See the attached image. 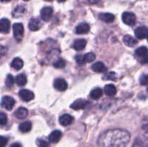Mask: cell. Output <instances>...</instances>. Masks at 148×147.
Instances as JSON below:
<instances>
[{"instance_id":"9c48e42d","label":"cell","mask_w":148,"mask_h":147,"mask_svg":"<svg viewBox=\"0 0 148 147\" xmlns=\"http://www.w3.org/2000/svg\"><path fill=\"white\" fill-rule=\"evenodd\" d=\"M134 33H135V36L137 38L142 40V39H144L147 37L148 28L145 26H141L136 29Z\"/></svg>"},{"instance_id":"f546056e","label":"cell","mask_w":148,"mask_h":147,"mask_svg":"<svg viewBox=\"0 0 148 147\" xmlns=\"http://www.w3.org/2000/svg\"><path fill=\"white\" fill-rule=\"evenodd\" d=\"M103 79L104 80H115L116 79V74L115 72H108L103 75Z\"/></svg>"},{"instance_id":"d590c367","label":"cell","mask_w":148,"mask_h":147,"mask_svg":"<svg viewBox=\"0 0 148 147\" xmlns=\"http://www.w3.org/2000/svg\"><path fill=\"white\" fill-rule=\"evenodd\" d=\"M37 144L38 147H49V143L46 142V141L43 139H38Z\"/></svg>"},{"instance_id":"d6a6232c","label":"cell","mask_w":148,"mask_h":147,"mask_svg":"<svg viewBox=\"0 0 148 147\" xmlns=\"http://www.w3.org/2000/svg\"><path fill=\"white\" fill-rule=\"evenodd\" d=\"M142 130H143V135L146 138H148V121H146L142 125Z\"/></svg>"},{"instance_id":"484cf974","label":"cell","mask_w":148,"mask_h":147,"mask_svg":"<svg viewBox=\"0 0 148 147\" xmlns=\"http://www.w3.org/2000/svg\"><path fill=\"white\" fill-rule=\"evenodd\" d=\"M132 147H148L147 143L143 139L140 138H137L134 140V143H133Z\"/></svg>"},{"instance_id":"ab89813d","label":"cell","mask_w":148,"mask_h":147,"mask_svg":"<svg viewBox=\"0 0 148 147\" xmlns=\"http://www.w3.org/2000/svg\"><path fill=\"white\" fill-rule=\"evenodd\" d=\"M87 1L89 3H90V4H96V3L99 1V0H87Z\"/></svg>"},{"instance_id":"e575fe53","label":"cell","mask_w":148,"mask_h":147,"mask_svg":"<svg viewBox=\"0 0 148 147\" xmlns=\"http://www.w3.org/2000/svg\"><path fill=\"white\" fill-rule=\"evenodd\" d=\"M75 59H76L77 63L79 65H83L85 63V60H84V56L82 55H77Z\"/></svg>"},{"instance_id":"7c38bea8","label":"cell","mask_w":148,"mask_h":147,"mask_svg":"<svg viewBox=\"0 0 148 147\" xmlns=\"http://www.w3.org/2000/svg\"><path fill=\"white\" fill-rule=\"evenodd\" d=\"M90 31V26L88 23L82 22L78 24L75 28V33L77 34L82 35V34H87L88 32Z\"/></svg>"},{"instance_id":"e0dca14e","label":"cell","mask_w":148,"mask_h":147,"mask_svg":"<svg viewBox=\"0 0 148 147\" xmlns=\"http://www.w3.org/2000/svg\"><path fill=\"white\" fill-rule=\"evenodd\" d=\"M28 115V110L25 108H19L15 112V117L17 119L23 120Z\"/></svg>"},{"instance_id":"30bf717a","label":"cell","mask_w":148,"mask_h":147,"mask_svg":"<svg viewBox=\"0 0 148 147\" xmlns=\"http://www.w3.org/2000/svg\"><path fill=\"white\" fill-rule=\"evenodd\" d=\"M74 118L69 114H64L59 118V122L64 126H68L73 122Z\"/></svg>"},{"instance_id":"52a82bcc","label":"cell","mask_w":148,"mask_h":147,"mask_svg":"<svg viewBox=\"0 0 148 147\" xmlns=\"http://www.w3.org/2000/svg\"><path fill=\"white\" fill-rule=\"evenodd\" d=\"M53 9L50 7H43L40 11V17L44 21H49L53 16Z\"/></svg>"},{"instance_id":"44dd1931","label":"cell","mask_w":148,"mask_h":147,"mask_svg":"<svg viewBox=\"0 0 148 147\" xmlns=\"http://www.w3.org/2000/svg\"><path fill=\"white\" fill-rule=\"evenodd\" d=\"M23 61L20 58H15L12 60L11 63L12 68L15 70H20L23 67Z\"/></svg>"},{"instance_id":"6da1fadb","label":"cell","mask_w":148,"mask_h":147,"mask_svg":"<svg viewBox=\"0 0 148 147\" xmlns=\"http://www.w3.org/2000/svg\"><path fill=\"white\" fill-rule=\"evenodd\" d=\"M130 141V134L124 129L115 128L106 131L100 135L98 144L100 147H126Z\"/></svg>"},{"instance_id":"cb8c5ba5","label":"cell","mask_w":148,"mask_h":147,"mask_svg":"<svg viewBox=\"0 0 148 147\" xmlns=\"http://www.w3.org/2000/svg\"><path fill=\"white\" fill-rule=\"evenodd\" d=\"M15 82L18 86H25L26 83H27V77H26V76L24 74H18L16 76Z\"/></svg>"},{"instance_id":"8d00e7d4","label":"cell","mask_w":148,"mask_h":147,"mask_svg":"<svg viewBox=\"0 0 148 147\" xmlns=\"http://www.w3.org/2000/svg\"><path fill=\"white\" fill-rule=\"evenodd\" d=\"M8 140L6 137L0 135V147H5L7 146Z\"/></svg>"},{"instance_id":"f35d334b","label":"cell","mask_w":148,"mask_h":147,"mask_svg":"<svg viewBox=\"0 0 148 147\" xmlns=\"http://www.w3.org/2000/svg\"><path fill=\"white\" fill-rule=\"evenodd\" d=\"M10 147H22V146L19 143H14V144H12L10 146Z\"/></svg>"},{"instance_id":"ee69618b","label":"cell","mask_w":148,"mask_h":147,"mask_svg":"<svg viewBox=\"0 0 148 147\" xmlns=\"http://www.w3.org/2000/svg\"><path fill=\"white\" fill-rule=\"evenodd\" d=\"M24 1H29V0H24Z\"/></svg>"},{"instance_id":"3957f363","label":"cell","mask_w":148,"mask_h":147,"mask_svg":"<svg viewBox=\"0 0 148 147\" xmlns=\"http://www.w3.org/2000/svg\"><path fill=\"white\" fill-rule=\"evenodd\" d=\"M122 20L124 23L127 25L133 26L136 23V16L134 13L130 12H126L122 14Z\"/></svg>"},{"instance_id":"603a6c76","label":"cell","mask_w":148,"mask_h":147,"mask_svg":"<svg viewBox=\"0 0 148 147\" xmlns=\"http://www.w3.org/2000/svg\"><path fill=\"white\" fill-rule=\"evenodd\" d=\"M103 95V90L101 89V88H95V89H92L91 91L90 94V96L92 98V99H100V98L102 97Z\"/></svg>"},{"instance_id":"836d02e7","label":"cell","mask_w":148,"mask_h":147,"mask_svg":"<svg viewBox=\"0 0 148 147\" xmlns=\"http://www.w3.org/2000/svg\"><path fill=\"white\" fill-rule=\"evenodd\" d=\"M140 84L143 86H145L148 84V75L143 74L142 75L140 79Z\"/></svg>"},{"instance_id":"4dcf8cb0","label":"cell","mask_w":148,"mask_h":147,"mask_svg":"<svg viewBox=\"0 0 148 147\" xmlns=\"http://www.w3.org/2000/svg\"><path fill=\"white\" fill-rule=\"evenodd\" d=\"M25 10V9L24 7H22V6H18L14 9V12H13V15H14V17H19L24 12Z\"/></svg>"},{"instance_id":"2e32d148","label":"cell","mask_w":148,"mask_h":147,"mask_svg":"<svg viewBox=\"0 0 148 147\" xmlns=\"http://www.w3.org/2000/svg\"><path fill=\"white\" fill-rule=\"evenodd\" d=\"M123 41H124V44L129 47H134L138 43L136 39H134L132 36L130 35H126L125 36H124Z\"/></svg>"},{"instance_id":"bcb514c9","label":"cell","mask_w":148,"mask_h":147,"mask_svg":"<svg viewBox=\"0 0 148 147\" xmlns=\"http://www.w3.org/2000/svg\"><path fill=\"white\" fill-rule=\"evenodd\" d=\"M147 92H148V88H147Z\"/></svg>"},{"instance_id":"7bdbcfd3","label":"cell","mask_w":148,"mask_h":147,"mask_svg":"<svg viewBox=\"0 0 148 147\" xmlns=\"http://www.w3.org/2000/svg\"><path fill=\"white\" fill-rule=\"evenodd\" d=\"M45 1H53V0H45Z\"/></svg>"},{"instance_id":"1f68e13d","label":"cell","mask_w":148,"mask_h":147,"mask_svg":"<svg viewBox=\"0 0 148 147\" xmlns=\"http://www.w3.org/2000/svg\"><path fill=\"white\" fill-rule=\"evenodd\" d=\"M7 122V116L4 112H0V125H4Z\"/></svg>"},{"instance_id":"5bb4252c","label":"cell","mask_w":148,"mask_h":147,"mask_svg":"<svg viewBox=\"0 0 148 147\" xmlns=\"http://www.w3.org/2000/svg\"><path fill=\"white\" fill-rule=\"evenodd\" d=\"M62 136V132H61L60 131H59V130H56V131H53V132L49 135V140L51 143H52V144H55V143H57L60 141Z\"/></svg>"},{"instance_id":"4fadbf2b","label":"cell","mask_w":148,"mask_h":147,"mask_svg":"<svg viewBox=\"0 0 148 147\" xmlns=\"http://www.w3.org/2000/svg\"><path fill=\"white\" fill-rule=\"evenodd\" d=\"M42 24L40 20L37 18H32L28 24V27L31 31H37L41 27Z\"/></svg>"},{"instance_id":"ffe728a7","label":"cell","mask_w":148,"mask_h":147,"mask_svg":"<svg viewBox=\"0 0 148 147\" xmlns=\"http://www.w3.org/2000/svg\"><path fill=\"white\" fill-rule=\"evenodd\" d=\"M104 92L106 95L110 97L114 96L116 94L117 89L116 87L114 86V84H107L106 86L104 87Z\"/></svg>"},{"instance_id":"4316f807","label":"cell","mask_w":148,"mask_h":147,"mask_svg":"<svg viewBox=\"0 0 148 147\" xmlns=\"http://www.w3.org/2000/svg\"><path fill=\"white\" fill-rule=\"evenodd\" d=\"M66 66V61L62 59H59L53 63V66L56 69H63Z\"/></svg>"},{"instance_id":"f1b7e54d","label":"cell","mask_w":148,"mask_h":147,"mask_svg":"<svg viewBox=\"0 0 148 147\" xmlns=\"http://www.w3.org/2000/svg\"><path fill=\"white\" fill-rule=\"evenodd\" d=\"M84 56V60H85V63H90L95 61V55L93 53H88L85 55Z\"/></svg>"},{"instance_id":"5b68a950","label":"cell","mask_w":148,"mask_h":147,"mask_svg":"<svg viewBox=\"0 0 148 147\" xmlns=\"http://www.w3.org/2000/svg\"><path fill=\"white\" fill-rule=\"evenodd\" d=\"M89 104L88 101L82 99H78L75 100V102H72V105H70V108L75 110H84L87 108V106Z\"/></svg>"},{"instance_id":"d6986e66","label":"cell","mask_w":148,"mask_h":147,"mask_svg":"<svg viewBox=\"0 0 148 147\" xmlns=\"http://www.w3.org/2000/svg\"><path fill=\"white\" fill-rule=\"evenodd\" d=\"M99 18L105 22L111 23L115 19V16L111 13H101L99 14Z\"/></svg>"},{"instance_id":"8992f818","label":"cell","mask_w":148,"mask_h":147,"mask_svg":"<svg viewBox=\"0 0 148 147\" xmlns=\"http://www.w3.org/2000/svg\"><path fill=\"white\" fill-rule=\"evenodd\" d=\"M19 96L25 102H30L35 97L34 93L28 89H21L19 92Z\"/></svg>"},{"instance_id":"74e56055","label":"cell","mask_w":148,"mask_h":147,"mask_svg":"<svg viewBox=\"0 0 148 147\" xmlns=\"http://www.w3.org/2000/svg\"><path fill=\"white\" fill-rule=\"evenodd\" d=\"M140 62H141L142 64H147V63H148V54L141 58Z\"/></svg>"},{"instance_id":"ba28073f","label":"cell","mask_w":148,"mask_h":147,"mask_svg":"<svg viewBox=\"0 0 148 147\" xmlns=\"http://www.w3.org/2000/svg\"><path fill=\"white\" fill-rule=\"evenodd\" d=\"M53 86L55 89H56L59 91H65L68 88V84L66 81L62 78L56 79L53 82Z\"/></svg>"},{"instance_id":"7402d4cb","label":"cell","mask_w":148,"mask_h":147,"mask_svg":"<svg viewBox=\"0 0 148 147\" xmlns=\"http://www.w3.org/2000/svg\"><path fill=\"white\" fill-rule=\"evenodd\" d=\"M32 128V123L30 121H25L22 122L19 126V130L22 133H27L31 130Z\"/></svg>"},{"instance_id":"7a4b0ae2","label":"cell","mask_w":148,"mask_h":147,"mask_svg":"<svg viewBox=\"0 0 148 147\" xmlns=\"http://www.w3.org/2000/svg\"><path fill=\"white\" fill-rule=\"evenodd\" d=\"M13 35L17 42H20L24 35V27L21 23H15L13 25Z\"/></svg>"},{"instance_id":"f6af8a7d","label":"cell","mask_w":148,"mask_h":147,"mask_svg":"<svg viewBox=\"0 0 148 147\" xmlns=\"http://www.w3.org/2000/svg\"><path fill=\"white\" fill-rule=\"evenodd\" d=\"M147 41H148V35H147Z\"/></svg>"},{"instance_id":"8fae6325","label":"cell","mask_w":148,"mask_h":147,"mask_svg":"<svg viewBox=\"0 0 148 147\" xmlns=\"http://www.w3.org/2000/svg\"><path fill=\"white\" fill-rule=\"evenodd\" d=\"M10 30V22L8 19L3 18L0 20V33H8Z\"/></svg>"},{"instance_id":"b9f144b4","label":"cell","mask_w":148,"mask_h":147,"mask_svg":"<svg viewBox=\"0 0 148 147\" xmlns=\"http://www.w3.org/2000/svg\"><path fill=\"white\" fill-rule=\"evenodd\" d=\"M0 1H10V0H0Z\"/></svg>"},{"instance_id":"83f0119b","label":"cell","mask_w":148,"mask_h":147,"mask_svg":"<svg viewBox=\"0 0 148 147\" xmlns=\"http://www.w3.org/2000/svg\"><path fill=\"white\" fill-rule=\"evenodd\" d=\"M14 83V77H13L11 74L7 75V78H6V80H5V84H6V86H7V87H8V88L12 87Z\"/></svg>"},{"instance_id":"277c9868","label":"cell","mask_w":148,"mask_h":147,"mask_svg":"<svg viewBox=\"0 0 148 147\" xmlns=\"http://www.w3.org/2000/svg\"><path fill=\"white\" fill-rule=\"evenodd\" d=\"M15 105V100L10 96L3 97L1 99V106L7 110H11Z\"/></svg>"},{"instance_id":"9a60e30c","label":"cell","mask_w":148,"mask_h":147,"mask_svg":"<svg viewBox=\"0 0 148 147\" xmlns=\"http://www.w3.org/2000/svg\"><path fill=\"white\" fill-rule=\"evenodd\" d=\"M92 71L97 73H104L107 71V67L103 62L98 61L92 66Z\"/></svg>"},{"instance_id":"60d3db41","label":"cell","mask_w":148,"mask_h":147,"mask_svg":"<svg viewBox=\"0 0 148 147\" xmlns=\"http://www.w3.org/2000/svg\"><path fill=\"white\" fill-rule=\"evenodd\" d=\"M57 1H59V2H64V1H65L66 0H57Z\"/></svg>"},{"instance_id":"ac0fdd59","label":"cell","mask_w":148,"mask_h":147,"mask_svg":"<svg viewBox=\"0 0 148 147\" xmlns=\"http://www.w3.org/2000/svg\"><path fill=\"white\" fill-rule=\"evenodd\" d=\"M87 45V41L85 39H77L74 42L73 48L76 50H82L85 48Z\"/></svg>"},{"instance_id":"d4e9b609","label":"cell","mask_w":148,"mask_h":147,"mask_svg":"<svg viewBox=\"0 0 148 147\" xmlns=\"http://www.w3.org/2000/svg\"><path fill=\"white\" fill-rule=\"evenodd\" d=\"M147 54H148V50L147 48L145 47V46L138 48L135 50V55L139 58H143V56H146Z\"/></svg>"}]
</instances>
